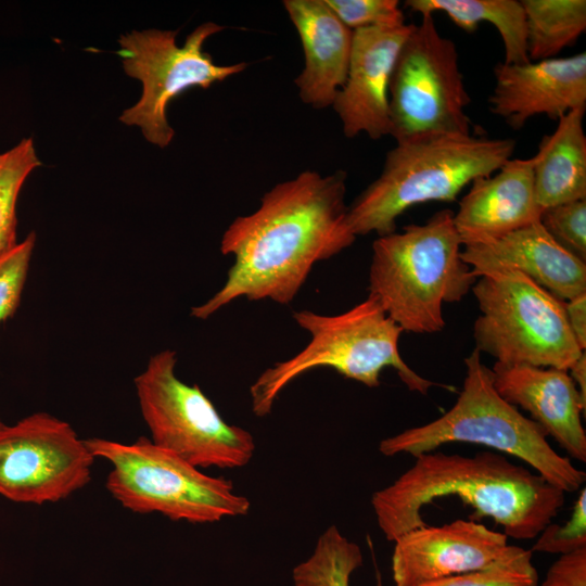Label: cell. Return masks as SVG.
Here are the masks:
<instances>
[{
	"instance_id": "1",
	"label": "cell",
	"mask_w": 586,
	"mask_h": 586,
	"mask_svg": "<svg viewBox=\"0 0 586 586\" xmlns=\"http://www.w3.org/2000/svg\"><path fill=\"white\" fill-rule=\"evenodd\" d=\"M346 181L343 169L326 176L307 169L272 187L255 212L237 217L220 241V252L234 259L227 279L191 316L207 319L239 297L290 304L317 263L357 238L347 222Z\"/></svg>"
},
{
	"instance_id": "2",
	"label": "cell",
	"mask_w": 586,
	"mask_h": 586,
	"mask_svg": "<svg viewBox=\"0 0 586 586\" xmlns=\"http://www.w3.org/2000/svg\"><path fill=\"white\" fill-rule=\"evenodd\" d=\"M390 485L374 492L371 506L390 542L426 524L423 507L454 496L474 510L471 520L493 519L508 537L534 539L552 522L565 493L542 475L494 451L473 456L430 451Z\"/></svg>"
},
{
	"instance_id": "3",
	"label": "cell",
	"mask_w": 586,
	"mask_h": 586,
	"mask_svg": "<svg viewBox=\"0 0 586 586\" xmlns=\"http://www.w3.org/2000/svg\"><path fill=\"white\" fill-rule=\"evenodd\" d=\"M515 141L461 133L412 138L386 153L380 176L347 209V222L358 235L396 231V219L426 202H453L475 178L495 173L512 158Z\"/></svg>"
},
{
	"instance_id": "4",
	"label": "cell",
	"mask_w": 586,
	"mask_h": 586,
	"mask_svg": "<svg viewBox=\"0 0 586 586\" xmlns=\"http://www.w3.org/2000/svg\"><path fill=\"white\" fill-rule=\"evenodd\" d=\"M454 212H436L422 225L378 237L372 243L369 296L402 328L418 334L445 328L443 305L460 302L476 281L461 257Z\"/></svg>"
},
{
	"instance_id": "5",
	"label": "cell",
	"mask_w": 586,
	"mask_h": 586,
	"mask_svg": "<svg viewBox=\"0 0 586 586\" xmlns=\"http://www.w3.org/2000/svg\"><path fill=\"white\" fill-rule=\"evenodd\" d=\"M464 365L466 378L454 406L429 423L382 440L379 451L416 457L448 443L477 444L521 459L565 494L581 489L585 472L551 447L538 423L499 395L481 353L474 349Z\"/></svg>"
},
{
	"instance_id": "6",
	"label": "cell",
	"mask_w": 586,
	"mask_h": 586,
	"mask_svg": "<svg viewBox=\"0 0 586 586\" xmlns=\"http://www.w3.org/2000/svg\"><path fill=\"white\" fill-rule=\"evenodd\" d=\"M296 323L310 335L308 344L293 357L275 362L250 386L252 411L270 413L280 393L300 375L320 367L334 369L368 387L380 385L384 368L392 367L408 390L426 395L440 385L413 371L402 358L398 341L404 332L368 295L339 315L303 309L293 313Z\"/></svg>"
},
{
	"instance_id": "7",
	"label": "cell",
	"mask_w": 586,
	"mask_h": 586,
	"mask_svg": "<svg viewBox=\"0 0 586 586\" xmlns=\"http://www.w3.org/2000/svg\"><path fill=\"white\" fill-rule=\"evenodd\" d=\"M112 469L106 488L137 513H160L173 521L213 523L249 513L250 500L224 477L211 476L141 436L132 443L85 440Z\"/></svg>"
},
{
	"instance_id": "8",
	"label": "cell",
	"mask_w": 586,
	"mask_h": 586,
	"mask_svg": "<svg viewBox=\"0 0 586 586\" xmlns=\"http://www.w3.org/2000/svg\"><path fill=\"white\" fill-rule=\"evenodd\" d=\"M480 315L475 349L502 365L569 370L585 352L570 329L564 302L507 267L482 272L472 286Z\"/></svg>"
},
{
	"instance_id": "9",
	"label": "cell",
	"mask_w": 586,
	"mask_h": 586,
	"mask_svg": "<svg viewBox=\"0 0 586 586\" xmlns=\"http://www.w3.org/2000/svg\"><path fill=\"white\" fill-rule=\"evenodd\" d=\"M175 351H161L135 378L151 441L199 469L246 466L256 448L251 432L224 420L198 384L177 377Z\"/></svg>"
},
{
	"instance_id": "10",
	"label": "cell",
	"mask_w": 586,
	"mask_h": 586,
	"mask_svg": "<svg viewBox=\"0 0 586 586\" xmlns=\"http://www.w3.org/2000/svg\"><path fill=\"white\" fill-rule=\"evenodd\" d=\"M224 27L205 22L199 25L182 46L176 42L177 30H131L118 39L117 54L125 73L142 85L138 102L124 110L119 120L137 126L152 144L165 148L175 131L167 120L166 110L173 99L193 87L207 89L242 73L247 64L220 65L203 50L205 41Z\"/></svg>"
},
{
	"instance_id": "11",
	"label": "cell",
	"mask_w": 586,
	"mask_h": 586,
	"mask_svg": "<svg viewBox=\"0 0 586 586\" xmlns=\"http://www.w3.org/2000/svg\"><path fill=\"white\" fill-rule=\"evenodd\" d=\"M455 42L440 34L433 15L412 24L388 86L391 136L397 142L436 133H471Z\"/></svg>"
},
{
	"instance_id": "12",
	"label": "cell",
	"mask_w": 586,
	"mask_h": 586,
	"mask_svg": "<svg viewBox=\"0 0 586 586\" xmlns=\"http://www.w3.org/2000/svg\"><path fill=\"white\" fill-rule=\"evenodd\" d=\"M94 458L67 422L29 415L0 431V495L24 504L60 501L89 483Z\"/></svg>"
},
{
	"instance_id": "13",
	"label": "cell",
	"mask_w": 586,
	"mask_h": 586,
	"mask_svg": "<svg viewBox=\"0 0 586 586\" xmlns=\"http://www.w3.org/2000/svg\"><path fill=\"white\" fill-rule=\"evenodd\" d=\"M394 543L392 577L395 586H417L438 578L487 568L512 548L508 536L475 520L413 528Z\"/></svg>"
},
{
	"instance_id": "14",
	"label": "cell",
	"mask_w": 586,
	"mask_h": 586,
	"mask_svg": "<svg viewBox=\"0 0 586 586\" xmlns=\"http://www.w3.org/2000/svg\"><path fill=\"white\" fill-rule=\"evenodd\" d=\"M489 111L512 129H521L536 115L558 120L572 110L586 107V53L565 58L499 62Z\"/></svg>"
},
{
	"instance_id": "15",
	"label": "cell",
	"mask_w": 586,
	"mask_h": 586,
	"mask_svg": "<svg viewBox=\"0 0 586 586\" xmlns=\"http://www.w3.org/2000/svg\"><path fill=\"white\" fill-rule=\"evenodd\" d=\"M412 24L353 30L346 80L332 104L343 133L371 139L391 136L388 86L398 52Z\"/></svg>"
},
{
	"instance_id": "16",
	"label": "cell",
	"mask_w": 586,
	"mask_h": 586,
	"mask_svg": "<svg viewBox=\"0 0 586 586\" xmlns=\"http://www.w3.org/2000/svg\"><path fill=\"white\" fill-rule=\"evenodd\" d=\"M492 371L505 400L527 411L573 459L586 461V400L566 370L495 362Z\"/></svg>"
},
{
	"instance_id": "17",
	"label": "cell",
	"mask_w": 586,
	"mask_h": 586,
	"mask_svg": "<svg viewBox=\"0 0 586 586\" xmlns=\"http://www.w3.org/2000/svg\"><path fill=\"white\" fill-rule=\"evenodd\" d=\"M461 257L476 278L484 271L507 267L563 302L586 293V263L556 242L539 221L462 245Z\"/></svg>"
},
{
	"instance_id": "18",
	"label": "cell",
	"mask_w": 586,
	"mask_h": 586,
	"mask_svg": "<svg viewBox=\"0 0 586 586\" xmlns=\"http://www.w3.org/2000/svg\"><path fill=\"white\" fill-rule=\"evenodd\" d=\"M533 157L510 158L495 173L475 178L460 200L454 224L462 245L501 237L539 221Z\"/></svg>"
},
{
	"instance_id": "19",
	"label": "cell",
	"mask_w": 586,
	"mask_h": 586,
	"mask_svg": "<svg viewBox=\"0 0 586 586\" xmlns=\"http://www.w3.org/2000/svg\"><path fill=\"white\" fill-rule=\"evenodd\" d=\"M300 36L305 65L294 82L302 102L314 109L332 106L343 87L351 60L353 30L326 0H284Z\"/></svg>"
},
{
	"instance_id": "20",
	"label": "cell",
	"mask_w": 586,
	"mask_h": 586,
	"mask_svg": "<svg viewBox=\"0 0 586 586\" xmlns=\"http://www.w3.org/2000/svg\"><path fill=\"white\" fill-rule=\"evenodd\" d=\"M585 109L561 116L556 130L542 138L532 156L536 200L542 209L586 200Z\"/></svg>"
},
{
	"instance_id": "21",
	"label": "cell",
	"mask_w": 586,
	"mask_h": 586,
	"mask_svg": "<svg viewBox=\"0 0 586 586\" xmlns=\"http://www.w3.org/2000/svg\"><path fill=\"white\" fill-rule=\"evenodd\" d=\"M405 8L413 13L446 14L466 33H473L481 23H489L498 30L505 59L509 64L528 62L525 16L517 0H407Z\"/></svg>"
},
{
	"instance_id": "22",
	"label": "cell",
	"mask_w": 586,
	"mask_h": 586,
	"mask_svg": "<svg viewBox=\"0 0 586 586\" xmlns=\"http://www.w3.org/2000/svg\"><path fill=\"white\" fill-rule=\"evenodd\" d=\"M530 61L556 58L586 29L585 0H521Z\"/></svg>"
},
{
	"instance_id": "23",
	"label": "cell",
	"mask_w": 586,
	"mask_h": 586,
	"mask_svg": "<svg viewBox=\"0 0 586 586\" xmlns=\"http://www.w3.org/2000/svg\"><path fill=\"white\" fill-rule=\"evenodd\" d=\"M361 565L359 546L330 526L311 556L293 569V582L295 586H349L352 574Z\"/></svg>"
},
{
	"instance_id": "24",
	"label": "cell",
	"mask_w": 586,
	"mask_h": 586,
	"mask_svg": "<svg viewBox=\"0 0 586 586\" xmlns=\"http://www.w3.org/2000/svg\"><path fill=\"white\" fill-rule=\"evenodd\" d=\"M40 165L33 138H24L13 148L0 153V256L18 243V194L27 177Z\"/></svg>"
},
{
	"instance_id": "25",
	"label": "cell",
	"mask_w": 586,
	"mask_h": 586,
	"mask_svg": "<svg viewBox=\"0 0 586 586\" xmlns=\"http://www.w3.org/2000/svg\"><path fill=\"white\" fill-rule=\"evenodd\" d=\"M538 574L532 551L512 546L498 562L480 570L464 572L417 586H537Z\"/></svg>"
},
{
	"instance_id": "26",
	"label": "cell",
	"mask_w": 586,
	"mask_h": 586,
	"mask_svg": "<svg viewBox=\"0 0 586 586\" xmlns=\"http://www.w3.org/2000/svg\"><path fill=\"white\" fill-rule=\"evenodd\" d=\"M539 222L556 242L586 262V200L547 207Z\"/></svg>"
},
{
	"instance_id": "27",
	"label": "cell",
	"mask_w": 586,
	"mask_h": 586,
	"mask_svg": "<svg viewBox=\"0 0 586 586\" xmlns=\"http://www.w3.org/2000/svg\"><path fill=\"white\" fill-rule=\"evenodd\" d=\"M36 243L35 232L0 256V321L11 317L21 301Z\"/></svg>"
},
{
	"instance_id": "28",
	"label": "cell",
	"mask_w": 586,
	"mask_h": 586,
	"mask_svg": "<svg viewBox=\"0 0 586 586\" xmlns=\"http://www.w3.org/2000/svg\"><path fill=\"white\" fill-rule=\"evenodd\" d=\"M349 29L399 27L405 15L397 0H326Z\"/></svg>"
},
{
	"instance_id": "29",
	"label": "cell",
	"mask_w": 586,
	"mask_h": 586,
	"mask_svg": "<svg viewBox=\"0 0 586 586\" xmlns=\"http://www.w3.org/2000/svg\"><path fill=\"white\" fill-rule=\"evenodd\" d=\"M586 548V488L583 486L564 524L550 522L536 536L531 551L568 555Z\"/></svg>"
},
{
	"instance_id": "30",
	"label": "cell",
	"mask_w": 586,
	"mask_h": 586,
	"mask_svg": "<svg viewBox=\"0 0 586 586\" xmlns=\"http://www.w3.org/2000/svg\"><path fill=\"white\" fill-rule=\"evenodd\" d=\"M537 586H586V548L559 556Z\"/></svg>"
},
{
	"instance_id": "31",
	"label": "cell",
	"mask_w": 586,
	"mask_h": 586,
	"mask_svg": "<svg viewBox=\"0 0 586 586\" xmlns=\"http://www.w3.org/2000/svg\"><path fill=\"white\" fill-rule=\"evenodd\" d=\"M570 329L582 351L586 347V293L564 302Z\"/></svg>"
},
{
	"instance_id": "32",
	"label": "cell",
	"mask_w": 586,
	"mask_h": 586,
	"mask_svg": "<svg viewBox=\"0 0 586 586\" xmlns=\"http://www.w3.org/2000/svg\"><path fill=\"white\" fill-rule=\"evenodd\" d=\"M582 398L586 400V354L585 352L568 370Z\"/></svg>"
},
{
	"instance_id": "33",
	"label": "cell",
	"mask_w": 586,
	"mask_h": 586,
	"mask_svg": "<svg viewBox=\"0 0 586 586\" xmlns=\"http://www.w3.org/2000/svg\"><path fill=\"white\" fill-rule=\"evenodd\" d=\"M5 424L0 420V431Z\"/></svg>"
}]
</instances>
